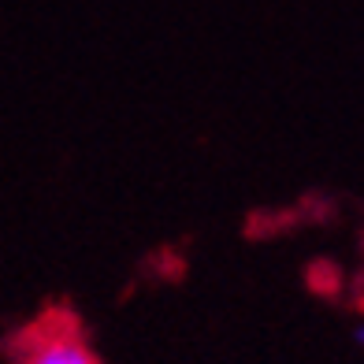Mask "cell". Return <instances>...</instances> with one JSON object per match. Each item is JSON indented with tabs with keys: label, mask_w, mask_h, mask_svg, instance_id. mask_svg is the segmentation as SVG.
Returning <instances> with one entry per match:
<instances>
[{
	"label": "cell",
	"mask_w": 364,
	"mask_h": 364,
	"mask_svg": "<svg viewBox=\"0 0 364 364\" xmlns=\"http://www.w3.org/2000/svg\"><path fill=\"white\" fill-rule=\"evenodd\" d=\"M11 364H101L86 323L71 305H48L8 342Z\"/></svg>",
	"instance_id": "cell-1"
}]
</instances>
